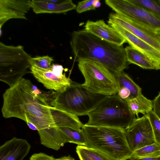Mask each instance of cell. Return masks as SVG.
I'll use <instances>...</instances> for the list:
<instances>
[{"label": "cell", "instance_id": "cell-1", "mask_svg": "<svg viewBox=\"0 0 160 160\" xmlns=\"http://www.w3.org/2000/svg\"><path fill=\"white\" fill-rule=\"evenodd\" d=\"M41 92L30 80L21 78L3 94V117L16 118L30 122L38 131L57 126L50 106L41 96Z\"/></svg>", "mask_w": 160, "mask_h": 160}, {"label": "cell", "instance_id": "cell-2", "mask_svg": "<svg viewBox=\"0 0 160 160\" xmlns=\"http://www.w3.org/2000/svg\"><path fill=\"white\" fill-rule=\"evenodd\" d=\"M70 43L74 61L97 62L114 76L128 67L129 63L123 45L104 40L85 29L74 31Z\"/></svg>", "mask_w": 160, "mask_h": 160}, {"label": "cell", "instance_id": "cell-3", "mask_svg": "<svg viewBox=\"0 0 160 160\" xmlns=\"http://www.w3.org/2000/svg\"><path fill=\"white\" fill-rule=\"evenodd\" d=\"M86 146L97 150L113 160H127L132 152L126 138L125 129L84 124L81 129Z\"/></svg>", "mask_w": 160, "mask_h": 160}, {"label": "cell", "instance_id": "cell-4", "mask_svg": "<svg viewBox=\"0 0 160 160\" xmlns=\"http://www.w3.org/2000/svg\"><path fill=\"white\" fill-rule=\"evenodd\" d=\"M106 96L91 92L82 84L71 80L69 85L60 92H56L51 107L78 116L87 115Z\"/></svg>", "mask_w": 160, "mask_h": 160}, {"label": "cell", "instance_id": "cell-5", "mask_svg": "<svg viewBox=\"0 0 160 160\" xmlns=\"http://www.w3.org/2000/svg\"><path fill=\"white\" fill-rule=\"evenodd\" d=\"M85 124L125 128L136 118L129 110L127 102L117 94L107 96L87 115Z\"/></svg>", "mask_w": 160, "mask_h": 160}, {"label": "cell", "instance_id": "cell-6", "mask_svg": "<svg viewBox=\"0 0 160 160\" xmlns=\"http://www.w3.org/2000/svg\"><path fill=\"white\" fill-rule=\"evenodd\" d=\"M31 56L21 45H7L0 42V80L11 87L25 74L31 73Z\"/></svg>", "mask_w": 160, "mask_h": 160}, {"label": "cell", "instance_id": "cell-7", "mask_svg": "<svg viewBox=\"0 0 160 160\" xmlns=\"http://www.w3.org/2000/svg\"><path fill=\"white\" fill-rule=\"evenodd\" d=\"M85 82L83 87L92 93L106 96L117 94L118 86L114 75L100 63L92 60L78 62Z\"/></svg>", "mask_w": 160, "mask_h": 160}, {"label": "cell", "instance_id": "cell-8", "mask_svg": "<svg viewBox=\"0 0 160 160\" xmlns=\"http://www.w3.org/2000/svg\"><path fill=\"white\" fill-rule=\"evenodd\" d=\"M105 2L116 13L141 22L155 30H160V17L128 0H106Z\"/></svg>", "mask_w": 160, "mask_h": 160}, {"label": "cell", "instance_id": "cell-9", "mask_svg": "<svg viewBox=\"0 0 160 160\" xmlns=\"http://www.w3.org/2000/svg\"><path fill=\"white\" fill-rule=\"evenodd\" d=\"M125 129L128 143L132 152L155 142L152 126L146 114L135 118Z\"/></svg>", "mask_w": 160, "mask_h": 160}, {"label": "cell", "instance_id": "cell-10", "mask_svg": "<svg viewBox=\"0 0 160 160\" xmlns=\"http://www.w3.org/2000/svg\"><path fill=\"white\" fill-rule=\"evenodd\" d=\"M108 20L115 22L160 51V40L156 30L138 21L116 13L109 14Z\"/></svg>", "mask_w": 160, "mask_h": 160}, {"label": "cell", "instance_id": "cell-11", "mask_svg": "<svg viewBox=\"0 0 160 160\" xmlns=\"http://www.w3.org/2000/svg\"><path fill=\"white\" fill-rule=\"evenodd\" d=\"M64 68L60 65L53 64L52 69L44 71L31 66L30 71L35 78L47 89L60 91L70 85L71 80L63 73Z\"/></svg>", "mask_w": 160, "mask_h": 160}, {"label": "cell", "instance_id": "cell-12", "mask_svg": "<svg viewBox=\"0 0 160 160\" xmlns=\"http://www.w3.org/2000/svg\"><path fill=\"white\" fill-rule=\"evenodd\" d=\"M108 25L115 30L130 45L160 65V51L134 35L118 24L108 20Z\"/></svg>", "mask_w": 160, "mask_h": 160}, {"label": "cell", "instance_id": "cell-13", "mask_svg": "<svg viewBox=\"0 0 160 160\" xmlns=\"http://www.w3.org/2000/svg\"><path fill=\"white\" fill-rule=\"evenodd\" d=\"M31 0H0V28L9 19L27 20L26 15L31 7Z\"/></svg>", "mask_w": 160, "mask_h": 160}, {"label": "cell", "instance_id": "cell-14", "mask_svg": "<svg viewBox=\"0 0 160 160\" xmlns=\"http://www.w3.org/2000/svg\"><path fill=\"white\" fill-rule=\"evenodd\" d=\"M31 148L25 139L13 137L0 147V160H23Z\"/></svg>", "mask_w": 160, "mask_h": 160}, {"label": "cell", "instance_id": "cell-15", "mask_svg": "<svg viewBox=\"0 0 160 160\" xmlns=\"http://www.w3.org/2000/svg\"><path fill=\"white\" fill-rule=\"evenodd\" d=\"M84 27L88 32L112 43L121 46L127 42L123 38L102 20L96 21L88 20Z\"/></svg>", "mask_w": 160, "mask_h": 160}, {"label": "cell", "instance_id": "cell-16", "mask_svg": "<svg viewBox=\"0 0 160 160\" xmlns=\"http://www.w3.org/2000/svg\"><path fill=\"white\" fill-rule=\"evenodd\" d=\"M30 6L36 14L63 13L76 9L77 6L71 0H32Z\"/></svg>", "mask_w": 160, "mask_h": 160}, {"label": "cell", "instance_id": "cell-17", "mask_svg": "<svg viewBox=\"0 0 160 160\" xmlns=\"http://www.w3.org/2000/svg\"><path fill=\"white\" fill-rule=\"evenodd\" d=\"M38 132L41 144L48 148L58 151L67 143L64 134L57 126L39 130Z\"/></svg>", "mask_w": 160, "mask_h": 160}, {"label": "cell", "instance_id": "cell-18", "mask_svg": "<svg viewBox=\"0 0 160 160\" xmlns=\"http://www.w3.org/2000/svg\"><path fill=\"white\" fill-rule=\"evenodd\" d=\"M50 110L57 127L80 129L84 125L80 121L78 116L75 115L53 107L50 106Z\"/></svg>", "mask_w": 160, "mask_h": 160}, {"label": "cell", "instance_id": "cell-19", "mask_svg": "<svg viewBox=\"0 0 160 160\" xmlns=\"http://www.w3.org/2000/svg\"><path fill=\"white\" fill-rule=\"evenodd\" d=\"M125 49L129 64L136 65L145 69H160L159 65L132 46L129 45Z\"/></svg>", "mask_w": 160, "mask_h": 160}, {"label": "cell", "instance_id": "cell-20", "mask_svg": "<svg viewBox=\"0 0 160 160\" xmlns=\"http://www.w3.org/2000/svg\"><path fill=\"white\" fill-rule=\"evenodd\" d=\"M126 102L130 112L137 118L139 113L145 115L152 110L153 101L147 99L142 93Z\"/></svg>", "mask_w": 160, "mask_h": 160}, {"label": "cell", "instance_id": "cell-21", "mask_svg": "<svg viewBox=\"0 0 160 160\" xmlns=\"http://www.w3.org/2000/svg\"><path fill=\"white\" fill-rule=\"evenodd\" d=\"M118 83V87H123L131 92L132 98H135L141 94V88L123 71L114 76Z\"/></svg>", "mask_w": 160, "mask_h": 160}, {"label": "cell", "instance_id": "cell-22", "mask_svg": "<svg viewBox=\"0 0 160 160\" xmlns=\"http://www.w3.org/2000/svg\"><path fill=\"white\" fill-rule=\"evenodd\" d=\"M160 156V145L154 142L132 152L130 160L152 158Z\"/></svg>", "mask_w": 160, "mask_h": 160}, {"label": "cell", "instance_id": "cell-23", "mask_svg": "<svg viewBox=\"0 0 160 160\" xmlns=\"http://www.w3.org/2000/svg\"><path fill=\"white\" fill-rule=\"evenodd\" d=\"M76 152L80 160H113L102 152L86 146L78 145Z\"/></svg>", "mask_w": 160, "mask_h": 160}, {"label": "cell", "instance_id": "cell-24", "mask_svg": "<svg viewBox=\"0 0 160 160\" xmlns=\"http://www.w3.org/2000/svg\"><path fill=\"white\" fill-rule=\"evenodd\" d=\"M64 134L67 142L74 143L78 145L86 146V142L82 129L69 127H58Z\"/></svg>", "mask_w": 160, "mask_h": 160}, {"label": "cell", "instance_id": "cell-25", "mask_svg": "<svg viewBox=\"0 0 160 160\" xmlns=\"http://www.w3.org/2000/svg\"><path fill=\"white\" fill-rule=\"evenodd\" d=\"M54 60L52 57L48 55L31 57L29 62L31 66L38 70L44 71L52 69V63Z\"/></svg>", "mask_w": 160, "mask_h": 160}, {"label": "cell", "instance_id": "cell-26", "mask_svg": "<svg viewBox=\"0 0 160 160\" xmlns=\"http://www.w3.org/2000/svg\"><path fill=\"white\" fill-rule=\"evenodd\" d=\"M131 3L142 7L160 17V0H128Z\"/></svg>", "mask_w": 160, "mask_h": 160}, {"label": "cell", "instance_id": "cell-27", "mask_svg": "<svg viewBox=\"0 0 160 160\" xmlns=\"http://www.w3.org/2000/svg\"><path fill=\"white\" fill-rule=\"evenodd\" d=\"M150 122L152 129L155 142L160 145V120L152 110L146 114Z\"/></svg>", "mask_w": 160, "mask_h": 160}, {"label": "cell", "instance_id": "cell-28", "mask_svg": "<svg viewBox=\"0 0 160 160\" xmlns=\"http://www.w3.org/2000/svg\"><path fill=\"white\" fill-rule=\"evenodd\" d=\"M94 0H86L78 2L76 8V11L78 13L95 10V8L93 5Z\"/></svg>", "mask_w": 160, "mask_h": 160}, {"label": "cell", "instance_id": "cell-29", "mask_svg": "<svg viewBox=\"0 0 160 160\" xmlns=\"http://www.w3.org/2000/svg\"><path fill=\"white\" fill-rule=\"evenodd\" d=\"M152 111L160 120V92L153 101Z\"/></svg>", "mask_w": 160, "mask_h": 160}, {"label": "cell", "instance_id": "cell-30", "mask_svg": "<svg viewBox=\"0 0 160 160\" xmlns=\"http://www.w3.org/2000/svg\"><path fill=\"white\" fill-rule=\"evenodd\" d=\"M30 160H54V158L52 156L40 152L32 155L30 158Z\"/></svg>", "mask_w": 160, "mask_h": 160}, {"label": "cell", "instance_id": "cell-31", "mask_svg": "<svg viewBox=\"0 0 160 160\" xmlns=\"http://www.w3.org/2000/svg\"><path fill=\"white\" fill-rule=\"evenodd\" d=\"M54 160H75L70 155L68 156H64L58 158H54Z\"/></svg>", "mask_w": 160, "mask_h": 160}, {"label": "cell", "instance_id": "cell-32", "mask_svg": "<svg viewBox=\"0 0 160 160\" xmlns=\"http://www.w3.org/2000/svg\"><path fill=\"white\" fill-rule=\"evenodd\" d=\"M93 5L95 8H98L101 6V3L99 0H94Z\"/></svg>", "mask_w": 160, "mask_h": 160}, {"label": "cell", "instance_id": "cell-33", "mask_svg": "<svg viewBox=\"0 0 160 160\" xmlns=\"http://www.w3.org/2000/svg\"><path fill=\"white\" fill-rule=\"evenodd\" d=\"M28 127L31 129L34 130H37L36 127L33 124L29 122L26 123Z\"/></svg>", "mask_w": 160, "mask_h": 160}, {"label": "cell", "instance_id": "cell-34", "mask_svg": "<svg viewBox=\"0 0 160 160\" xmlns=\"http://www.w3.org/2000/svg\"><path fill=\"white\" fill-rule=\"evenodd\" d=\"M136 160H160V156L154 158H143Z\"/></svg>", "mask_w": 160, "mask_h": 160}, {"label": "cell", "instance_id": "cell-35", "mask_svg": "<svg viewBox=\"0 0 160 160\" xmlns=\"http://www.w3.org/2000/svg\"><path fill=\"white\" fill-rule=\"evenodd\" d=\"M156 33L160 40V30H156Z\"/></svg>", "mask_w": 160, "mask_h": 160}]
</instances>
